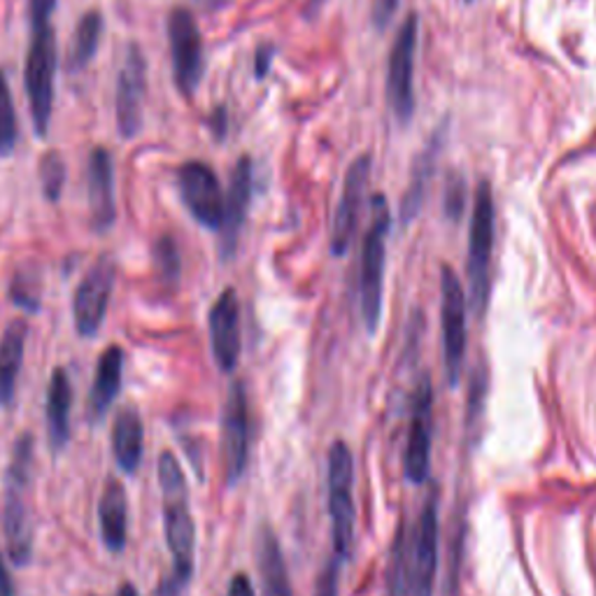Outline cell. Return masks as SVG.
I'll return each instance as SVG.
<instances>
[{
    "instance_id": "d4e9b609",
    "label": "cell",
    "mask_w": 596,
    "mask_h": 596,
    "mask_svg": "<svg viewBox=\"0 0 596 596\" xmlns=\"http://www.w3.org/2000/svg\"><path fill=\"white\" fill-rule=\"evenodd\" d=\"M26 333L28 329L24 322H12L0 341V403H10L14 396L16 376L24 361Z\"/></svg>"
},
{
    "instance_id": "f35d334b",
    "label": "cell",
    "mask_w": 596,
    "mask_h": 596,
    "mask_svg": "<svg viewBox=\"0 0 596 596\" xmlns=\"http://www.w3.org/2000/svg\"><path fill=\"white\" fill-rule=\"evenodd\" d=\"M196 3H199L201 8H205V10H219V8H224V5H229L231 0H196Z\"/></svg>"
},
{
    "instance_id": "cb8c5ba5",
    "label": "cell",
    "mask_w": 596,
    "mask_h": 596,
    "mask_svg": "<svg viewBox=\"0 0 596 596\" xmlns=\"http://www.w3.org/2000/svg\"><path fill=\"white\" fill-rule=\"evenodd\" d=\"M257 557H259V573H261V585H264V596H294L285 555L283 550H279V543L271 529L261 532Z\"/></svg>"
},
{
    "instance_id": "6da1fadb",
    "label": "cell",
    "mask_w": 596,
    "mask_h": 596,
    "mask_svg": "<svg viewBox=\"0 0 596 596\" xmlns=\"http://www.w3.org/2000/svg\"><path fill=\"white\" fill-rule=\"evenodd\" d=\"M159 485L164 497V529L166 543L172 557V581L170 592H178L189 583L194 573V543L196 529L194 517L189 511V489L180 462L172 452H164L159 457Z\"/></svg>"
},
{
    "instance_id": "52a82bcc",
    "label": "cell",
    "mask_w": 596,
    "mask_h": 596,
    "mask_svg": "<svg viewBox=\"0 0 596 596\" xmlns=\"http://www.w3.org/2000/svg\"><path fill=\"white\" fill-rule=\"evenodd\" d=\"M438 569V508L431 497L419 513L413 536L403 538V596H433Z\"/></svg>"
},
{
    "instance_id": "e0dca14e",
    "label": "cell",
    "mask_w": 596,
    "mask_h": 596,
    "mask_svg": "<svg viewBox=\"0 0 596 596\" xmlns=\"http://www.w3.org/2000/svg\"><path fill=\"white\" fill-rule=\"evenodd\" d=\"M368 175H371V156H359L345 175L343 194L336 207V217H333L331 231V252L336 257H343L349 250V242H353Z\"/></svg>"
},
{
    "instance_id": "7402d4cb",
    "label": "cell",
    "mask_w": 596,
    "mask_h": 596,
    "mask_svg": "<svg viewBox=\"0 0 596 596\" xmlns=\"http://www.w3.org/2000/svg\"><path fill=\"white\" fill-rule=\"evenodd\" d=\"M70 408H73V388L63 368H57L47 392V429L55 450H61L70 438Z\"/></svg>"
},
{
    "instance_id": "74e56055",
    "label": "cell",
    "mask_w": 596,
    "mask_h": 596,
    "mask_svg": "<svg viewBox=\"0 0 596 596\" xmlns=\"http://www.w3.org/2000/svg\"><path fill=\"white\" fill-rule=\"evenodd\" d=\"M271 51L269 49H261L259 51V59H257V75L264 78L266 75V68H269V61H271Z\"/></svg>"
},
{
    "instance_id": "4316f807",
    "label": "cell",
    "mask_w": 596,
    "mask_h": 596,
    "mask_svg": "<svg viewBox=\"0 0 596 596\" xmlns=\"http://www.w3.org/2000/svg\"><path fill=\"white\" fill-rule=\"evenodd\" d=\"M436 150H438V135L433 138V145L427 147V152L422 154V159H419V166H417V170H415L413 184H410V189H408L406 201H403V219H406V222H410V219L417 215L419 203H422L425 184H427V178L431 175L433 159H436Z\"/></svg>"
},
{
    "instance_id": "9a60e30c",
    "label": "cell",
    "mask_w": 596,
    "mask_h": 596,
    "mask_svg": "<svg viewBox=\"0 0 596 596\" xmlns=\"http://www.w3.org/2000/svg\"><path fill=\"white\" fill-rule=\"evenodd\" d=\"M210 343H213V355L224 373L236 371L240 359V303L236 289H224L217 301L210 308Z\"/></svg>"
},
{
    "instance_id": "7c38bea8",
    "label": "cell",
    "mask_w": 596,
    "mask_h": 596,
    "mask_svg": "<svg viewBox=\"0 0 596 596\" xmlns=\"http://www.w3.org/2000/svg\"><path fill=\"white\" fill-rule=\"evenodd\" d=\"M112 287H115V264L112 259L100 257L90 269V273L84 275L73 298V314H75V326L80 331V336L84 338L96 336L105 320V312H108Z\"/></svg>"
},
{
    "instance_id": "f546056e",
    "label": "cell",
    "mask_w": 596,
    "mask_h": 596,
    "mask_svg": "<svg viewBox=\"0 0 596 596\" xmlns=\"http://www.w3.org/2000/svg\"><path fill=\"white\" fill-rule=\"evenodd\" d=\"M40 182L43 191L49 201H59L63 182H65V164L61 159V154L57 152H47L40 159Z\"/></svg>"
},
{
    "instance_id": "2e32d148",
    "label": "cell",
    "mask_w": 596,
    "mask_h": 596,
    "mask_svg": "<svg viewBox=\"0 0 596 596\" xmlns=\"http://www.w3.org/2000/svg\"><path fill=\"white\" fill-rule=\"evenodd\" d=\"M147 92L145 78V59L135 45L129 47L124 68L119 73L117 82V127L124 138L138 135L143 127V103Z\"/></svg>"
},
{
    "instance_id": "1f68e13d",
    "label": "cell",
    "mask_w": 596,
    "mask_h": 596,
    "mask_svg": "<svg viewBox=\"0 0 596 596\" xmlns=\"http://www.w3.org/2000/svg\"><path fill=\"white\" fill-rule=\"evenodd\" d=\"M341 559L333 557L322 571V577L318 583V594L314 596H338V577H341Z\"/></svg>"
},
{
    "instance_id": "3957f363",
    "label": "cell",
    "mask_w": 596,
    "mask_h": 596,
    "mask_svg": "<svg viewBox=\"0 0 596 596\" xmlns=\"http://www.w3.org/2000/svg\"><path fill=\"white\" fill-rule=\"evenodd\" d=\"M31 468H33V441L26 433L14 445L12 464L8 470V494H5V515H3L8 550L16 567L28 564L31 552H33V532H31V517L26 508V489L31 485Z\"/></svg>"
},
{
    "instance_id": "ac0fdd59",
    "label": "cell",
    "mask_w": 596,
    "mask_h": 596,
    "mask_svg": "<svg viewBox=\"0 0 596 596\" xmlns=\"http://www.w3.org/2000/svg\"><path fill=\"white\" fill-rule=\"evenodd\" d=\"M250 199H252V164L250 159H240L234 168L229 191L224 194V219L219 226L224 259H229L236 252L245 215H248V207H250Z\"/></svg>"
},
{
    "instance_id": "603a6c76",
    "label": "cell",
    "mask_w": 596,
    "mask_h": 596,
    "mask_svg": "<svg viewBox=\"0 0 596 596\" xmlns=\"http://www.w3.org/2000/svg\"><path fill=\"white\" fill-rule=\"evenodd\" d=\"M112 450L117 466L124 473H135L143 460V419L138 410H121L112 427Z\"/></svg>"
},
{
    "instance_id": "9c48e42d",
    "label": "cell",
    "mask_w": 596,
    "mask_h": 596,
    "mask_svg": "<svg viewBox=\"0 0 596 596\" xmlns=\"http://www.w3.org/2000/svg\"><path fill=\"white\" fill-rule=\"evenodd\" d=\"M168 35L175 82H178L184 96H191L196 92L203 75V38L194 14L184 8L172 10L168 20Z\"/></svg>"
},
{
    "instance_id": "f1b7e54d",
    "label": "cell",
    "mask_w": 596,
    "mask_h": 596,
    "mask_svg": "<svg viewBox=\"0 0 596 596\" xmlns=\"http://www.w3.org/2000/svg\"><path fill=\"white\" fill-rule=\"evenodd\" d=\"M154 269L168 285H175L180 277V252L172 238L164 236L154 245Z\"/></svg>"
},
{
    "instance_id": "4fadbf2b",
    "label": "cell",
    "mask_w": 596,
    "mask_h": 596,
    "mask_svg": "<svg viewBox=\"0 0 596 596\" xmlns=\"http://www.w3.org/2000/svg\"><path fill=\"white\" fill-rule=\"evenodd\" d=\"M433 394L429 376H422L417 382L415 396H413V415H410V429H408V443H406V457H403V470L406 478L415 485L425 482L429 476L431 466V415H433Z\"/></svg>"
},
{
    "instance_id": "8d00e7d4",
    "label": "cell",
    "mask_w": 596,
    "mask_h": 596,
    "mask_svg": "<svg viewBox=\"0 0 596 596\" xmlns=\"http://www.w3.org/2000/svg\"><path fill=\"white\" fill-rule=\"evenodd\" d=\"M0 596H14V585H12V577L5 569L3 555H0Z\"/></svg>"
},
{
    "instance_id": "7a4b0ae2",
    "label": "cell",
    "mask_w": 596,
    "mask_h": 596,
    "mask_svg": "<svg viewBox=\"0 0 596 596\" xmlns=\"http://www.w3.org/2000/svg\"><path fill=\"white\" fill-rule=\"evenodd\" d=\"M392 215L388 199L376 194L371 203V224H368L361 245V271H359V298L361 318L366 329L376 333L382 318V285H384V259H388V236Z\"/></svg>"
},
{
    "instance_id": "d6a6232c",
    "label": "cell",
    "mask_w": 596,
    "mask_h": 596,
    "mask_svg": "<svg viewBox=\"0 0 596 596\" xmlns=\"http://www.w3.org/2000/svg\"><path fill=\"white\" fill-rule=\"evenodd\" d=\"M462 210H464V182L452 180L448 187V194H445V213L450 219H460Z\"/></svg>"
},
{
    "instance_id": "30bf717a",
    "label": "cell",
    "mask_w": 596,
    "mask_h": 596,
    "mask_svg": "<svg viewBox=\"0 0 596 596\" xmlns=\"http://www.w3.org/2000/svg\"><path fill=\"white\" fill-rule=\"evenodd\" d=\"M417 35L419 20L417 14H408V20L398 28V35L390 55L388 70V96L392 110L398 121H408L415 112V90H413V73H415V51H417Z\"/></svg>"
},
{
    "instance_id": "5bb4252c",
    "label": "cell",
    "mask_w": 596,
    "mask_h": 596,
    "mask_svg": "<svg viewBox=\"0 0 596 596\" xmlns=\"http://www.w3.org/2000/svg\"><path fill=\"white\" fill-rule=\"evenodd\" d=\"M180 194L199 224L219 231L224 219V191L213 168L201 162L184 164L180 168Z\"/></svg>"
},
{
    "instance_id": "4dcf8cb0",
    "label": "cell",
    "mask_w": 596,
    "mask_h": 596,
    "mask_svg": "<svg viewBox=\"0 0 596 596\" xmlns=\"http://www.w3.org/2000/svg\"><path fill=\"white\" fill-rule=\"evenodd\" d=\"M10 296L16 306H22L24 310L35 312L40 306V279L35 273L20 271L12 279Z\"/></svg>"
},
{
    "instance_id": "ab89813d",
    "label": "cell",
    "mask_w": 596,
    "mask_h": 596,
    "mask_svg": "<svg viewBox=\"0 0 596 596\" xmlns=\"http://www.w3.org/2000/svg\"><path fill=\"white\" fill-rule=\"evenodd\" d=\"M117 596H138V592H135V587L133 585H124V587H121L119 592H117Z\"/></svg>"
},
{
    "instance_id": "277c9868",
    "label": "cell",
    "mask_w": 596,
    "mask_h": 596,
    "mask_svg": "<svg viewBox=\"0 0 596 596\" xmlns=\"http://www.w3.org/2000/svg\"><path fill=\"white\" fill-rule=\"evenodd\" d=\"M492 250H494V199L489 182H480L473 203L468 231V298L476 312H485L492 283Z\"/></svg>"
},
{
    "instance_id": "e575fe53",
    "label": "cell",
    "mask_w": 596,
    "mask_h": 596,
    "mask_svg": "<svg viewBox=\"0 0 596 596\" xmlns=\"http://www.w3.org/2000/svg\"><path fill=\"white\" fill-rule=\"evenodd\" d=\"M398 0H376L373 3V22L378 28H384L396 12Z\"/></svg>"
},
{
    "instance_id": "5b68a950",
    "label": "cell",
    "mask_w": 596,
    "mask_h": 596,
    "mask_svg": "<svg viewBox=\"0 0 596 596\" xmlns=\"http://www.w3.org/2000/svg\"><path fill=\"white\" fill-rule=\"evenodd\" d=\"M329 515H331V538L333 557L341 562L353 555L355 540V462L353 452L336 441L329 450Z\"/></svg>"
},
{
    "instance_id": "484cf974",
    "label": "cell",
    "mask_w": 596,
    "mask_h": 596,
    "mask_svg": "<svg viewBox=\"0 0 596 596\" xmlns=\"http://www.w3.org/2000/svg\"><path fill=\"white\" fill-rule=\"evenodd\" d=\"M100 35H103V16L98 12H86L75 33H73V47H70V65L84 68L90 63L100 45Z\"/></svg>"
},
{
    "instance_id": "44dd1931",
    "label": "cell",
    "mask_w": 596,
    "mask_h": 596,
    "mask_svg": "<svg viewBox=\"0 0 596 596\" xmlns=\"http://www.w3.org/2000/svg\"><path fill=\"white\" fill-rule=\"evenodd\" d=\"M121 368H124V353H121V347L112 345L105 349L98 359L94 388L90 392V415L96 422L110 410L112 401L121 390Z\"/></svg>"
},
{
    "instance_id": "d590c367",
    "label": "cell",
    "mask_w": 596,
    "mask_h": 596,
    "mask_svg": "<svg viewBox=\"0 0 596 596\" xmlns=\"http://www.w3.org/2000/svg\"><path fill=\"white\" fill-rule=\"evenodd\" d=\"M226 596H254V587L250 583V577L245 573H238L231 581L229 594H226Z\"/></svg>"
},
{
    "instance_id": "ffe728a7",
    "label": "cell",
    "mask_w": 596,
    "mask_h": 596,
    "mask_svg": "<svg viewBox=\"0 0 596 596\" xmlns=\"http://www.w3.org/2000/svg\"><path fill=\"white\" fill-rule=\"evenodd\" d=\"M98 520L100 534L108 550L112 552L124 550L129 538V503L124 485L117 480H108L98 503Z\"/></svg>"
},
{
    "instance_id": "8992f818",
    "label": "cell",
    "mask_w": 596,
    "mask_h": 596,
    "mask_svg": "<svg viewBox=\"0 0 596 596\" xmlns=\"http://www.w3.org/2000/svg\"><path fill=\"white\" fill-rule=\"evenodd\" d=\"M55 75H57V38L49 24L33 26V38L26 59V94L31 105L33 129L40 138L47 135L55 105Z\"/></svg>"
},
{
    "instance_id": "d6986e66",
    "label": "cell",
    "mask_w": 596,
    "mask_h": 596,
    "mask_svg": "<svg viewBox=\"0 0 596 596\" xmlns=\"http://www.w3.org/2000/svg\"><path fill=\"white\" fill-rule=\"evenodd\" d=\"M86 184H90V207L96 231H108L117 217L115 205V166L110 154L103 147L94 150L86 168Z\"/></svg>"
},
{
    "instance_id": "ba28073f",
    "label": "cell",
    "mask_w": 596,
    "mask_h": 596,
    "mask_svg": "<svg viewBox=\"0 0 596 596\" xmlns=\"http://www.w3.org/2000/svg\"><path fill=\"white\" fill-rule=\"evenodd\" d=\"M441 324L448 380L450 384H457L466 353V294L457 273L450 266L441 271Z\"/></svg>"
},
{
    "instance_id": "83f0119b",
    "label": "cell",
    "mask_w": 596,
    "mask_h": 596,
    "mask_svg": "<svg viewBox=\"0 0 596 596\" xmlns=\"http://www.w3.org/2000/svg\"><path fill=\"white\" fill-rule=\"evenodd\" d=\"M14 145H16L14 103H12V92L8 86V80L3 73H0V156L12 154Z\"/></svg>"
},
{
    "instance_id": "836d02e7",
    "label": "cell",
    "mask_w": 596,
    "mask_h": 596,
    "mask_svg": "<svg viewBox=\"0 0 596 596\" xmlns=\"http://www.w3.org/2000/svg\"><path fill=\"white\" fill-rule=\"evenodd\" d=\"M57 8V0H31V22L33 26L49 24V16Z\"/></svg>"
},
{
    "instance_id": "8fae6325",
    "label": "cell",
    "mask_w": 596,
    "mask_h": 596,
    "mask_svg": "<svg viewBox=\"0 0 596 596\" xmlns=\"http://www.w3.org/2000/svg\"><path fill=\"white\" fill-rule=\"evenodd\" d=\"M222 452H224V468L226 480L236 485L245 468H248V452H250V413H248V394L240 382H234L224 406V422H222Z\"/></svg>"
}]
</instances>
